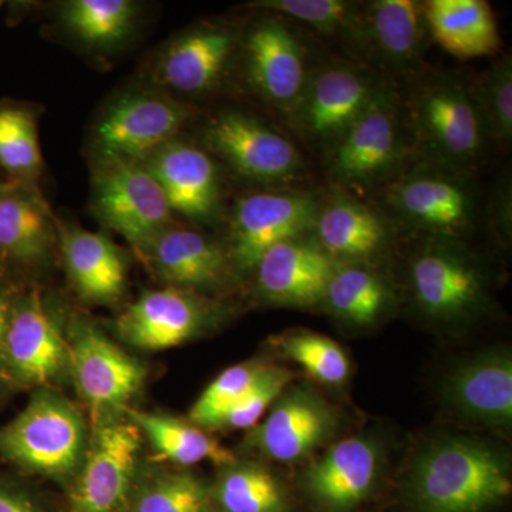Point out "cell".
<instances>
[{
  "label": "cell",
  "instance_id": "6da1fadb",
  "mask_svg": "<svg viewBox=\"0 0 512 512\" xmlns=\"http://www.w3.org/2000/svg\"><path fill=\"white\" fill-rule=\"evenodd\" d=\"M410 82L402 101L417 158L478 174L493 143L467 74L420 73Z\"/></svg>",
  "mask_w": 512,
  "mask_h": 512
},
{
  "label": "cell",
  "instance_id": "7a4b0ae2",
  "mask_svg": "<svg viewBox=\"0 0 512 512\" xmlns=\"http://www.w3.org/2000/svg\"><path fill=\"white\" fill-rule=\"evenodd\" d=\"M511 488L501 451L473 437H446L414 458L407 497L417 512H484L503 503Z\"/></svg>",
  "mask_w": 512,
  "mask_h": 512
},
{
  "label": "cell",
  "instance_id": "3957f363",
  "mask_svg": "<svg viewBox=\"0 0 512 512\" xmlns=\"http://www.w3.org/2000/svg\"><path fill=\"white\" fill-rule=\"evenodd\" d=\"M376 194L379 210L412 237L467 242L484 224L477 174L420 158Z\"/></svg>",
  "mask_w": 512,
  "mask_h": 512
},
{
  "label": "cell",
  "instance_id": "277c9868",
  "mask_svg": "<svg viewBox=\"0 0 512 512\" xmlns=\"http://www.w3.org/2000/svg\"><path fill=\"white\" fill-rule=\"evenodd\" d=\"M417 160L402 92L384 80L363 113L325 158L329 180L355 194L380 191Z\"/></svg>",
  "mask_w": 512,
  "mask_h": 512
},
{
  "label": "cell",
  "instance_id": "5b68a950",
  "mask_svg": "<svg viewBox=\"0 0 512 512\" xmlns=\"http://www.w3.org/2000/svg\"><path fill=\"white\" fill-rule=\"evenodd\" d=\"M87 446L82 414L49 389L37 390L25 409L0 427V456L40 476H76Z\"/></svg>",
  "mask_w": 512,
  "mask_h": 512
},
{
  "label": "cell",
  "instance_id": "8992f818",
  "mask_svg": "<svg viewBox=\"0 0 512 512\" xmlns=\"http://www.w3.org/2000/svg\"><path fill=\"white\" fill-rule=\"evenodd\" d=\"M413 238L409 285L417 311L440 323L466 322L484 311L487 276L467 242Z\"/></svg>",
  "mask_w": 512,
  "mask_h": 512
},
{
  "label": "cell",
  "instance_id": "52a82bcc",
  "mask_svg": "<svg viewBox=\"0 0 512 512\" xmlns=\"http://www.w3.org/2000/svg\"><path fill=\"white\" fill-rule=\"evenodd\" d=\"M383 82L382 77L350 60L320 63L312 67L301 97L285 119L306 146L326 158Z\"/></svg>",
  "mask_w": 512,
  "mask_h": 512
},
{
  "label": "cell",
  "instance_id": "ba28073f",
  "mask_svg": "<svg viewBox=\"0 0 512 512\" xmlns=\"http://www.w3.org/2000/svg\"><path fill=\"white\" fill-rule=\"evenodd\" d=\"M90 204L94 217L126 239L140 258L161 232L174 225L160 185L138 161L96 158Z\"/></svg>",
  "mask_w": 512,
  "mask_h": 512
},
{
  "label": "cell",
  "instance_id": "9c48e42d",
  "mask_svg": "<svg viewBox=\"0 0 512 512\" xmlns=\"http://www.w3.org/2000/svg\"><path fill=\"white\" fill-rule=\"evenodd\" d=\"M424 2L373 0L363 2L348 43L356 63L384 80H413L430 39Z\"/></svg>",
  "mask_w": 512,
  "mask_h": 512
},
{
  "label": "cell",
  "instance_id": "30bf717a",
  "mask_svg": "<svg viewBox=\"0 0 512 512\" xmlns=\"http://www.w3.org/2000/svg\"><path fill=\"white\" fill-rule=\"evenodd\" d=\"M190 117V107L170 94L150 90L121 94L94 123V157L140 163L177 138Z\"/></svg>",
  "mask_w": 512,
  "mask_h": 512
},
{
  "label": "cell",
  "instance_id": "8fae6325",
  "mask_svg": "<svg viewBox=\"0 0 512 512\" xmlns=\"http://www.w3.org/2000/svg\"><path fill=\"white\" fill-rule=\"evenodd\" d=\"M322 198L308 192H252L235 202L227 248L235 272L248 274L269 248L312 232Z\"/></svg>",
  "mask_w": 512,
  "mask_h": 512
},
{
  "label": "cell",
  "instance_id": "7c38bea8",
  "mask_svg": "<svg viewBox=\"0 0 512 512\" xmlns=\"http://www.w3.org/2000/svg\"><path fill=\"white\" fill-rule=\"evenodd\" d=\"M67 345L74 383L97 423L136 396L146 370L89 319L70 323Z\"/></svg>",
  "mask_w": 512,
  "mask_h": 512
},
{
  "label": "cell",
  "instance_id": "4fadbf2b",
  "mask_svg": "<svg viewBox=\"0 0 512 512\" xmlns=\"http://www.w3.org/2000/svg\"><path fill=\"white\" fill-rule=\"evenodd\" d=\"M70 370L69 345L37 289L15 295L3 348L0 380L49 389Z\"/></svg>",
  "mask_w": 512,
  "mask_h": 512
},
{
  "label": "cell",
  "instance_id": "5bb4252c",
  "mask_svg": "<svg viewBox=\"0 0 512 512\" xmlns=\"http://www.w3.org/2000/svg\"><path fill=\"white\" fill-rule=\"evenodd\" d=\"M204 140L235 173L254 183H289L305 171L301 153L288 137L241 111L215 116L205 127Z\"/></svg>",
  "mask_w": 512,
  "mask_h": 512
},
{
  "label": "cell",
  "instance_id": "9a60e30c",
  "mask_svg": "<svg viewBox=\"0 0 512 512\" xmlns=\"http://www.w3.org/2000/svg\"><path fill=\"white\" fill-rule=\"evenodd\" d=\"M249 86L284 116L299 100L312 66L291 22L266 13L242 37Z\"/></svg>",
  "mask_w": 512,
  "mask_h": 512
},
{
  "label": "cell",
  "instance_id": "2e32d148",
  "mask_svg": "<svg viewBox=\"0 0 512 512\" xmlns=\"http://www.w3.org/2000/svg\"><path fill=\"white\" fill-rule=\"evenodd\" d=\"M140 446L133 423H97L70 493V512H120L137 478Z\"/></svg>",
  "mask_w": 512,
  "mask_h": 512
},
{
  "label": "cell",
  "instance_id": "e0dca14e",
  "mask_svg": "<svg viewBox=\"0 0 512 512\" xmlns=\"http://www.w3.org/2000/svg\"><path fill=\"white\" fill-rule=\"evenodd\" d=\"M221 315L220 306L207 295L167 286L144 292L121 313L116 329L134 348L165 350L202 335Z\"/></svg>",
  "mask_w": 512,
  "mask_h": 512
},
{
  "label": "cell",
  "instance_id": "ac0fdd59",
  "mask_svg": "<svg viewBox=\"0 0 512 512\" xmlns=\"http://www.w3.org/2000/svg\"><path fill=\"white\" fill-rule=\"evenodd\" d=\"M335 407L308 384L286 387L264 421L252 427L248 444L262 456L295 463L325 446L338 431Z\"/></svg>",
  "mask_w": 512,
  "mask_h": 512
},
{
  "label": "cell",
  "instance_id": "d6986e66",
  "mask_svg": "<svg viewBox=\"0 0 512 512\" xmlns=\"http://www.w3.org/2000/svg\"><path fill=\"white\" fill-rule=\"evenodd\" d=\"M382 448L372 436L349 437L306 468L303 488L323 512H350L375 490Z\"/></svg>",
  "mask_w": 512,
  "mask_h": 512
},
{
  "label": "cell",
  "instance_id": "ffe728a7",
  "mask_svg": "<svg viewBox=\"0 0 512 512\" xmlns=\"http://www.w3.org/2000/svg\"><path fill=\"white\" fill-rule=\"evenodd\" d=\"M241 33L227 23H201L175 37L161 53L158 82L184 96L211 93L241 46Z\"/></svg>",
  "mask_w": 512,
  "mask_h": 512
},
{
  "label": "cell",
  "instance_id": "44dd1931",
  "mask_svg": "<svg viewBox=\"0 0 512 512\" xmlns=\"http://www.w3.org/2000/svg\"><path fill=\"white\" fill-rule=\"evenodd\" d=\"M312 232L313 241L336 264H373L393 245L397 228L379 208L338 191L320 201Z\"/></svg>",
  "mask_w": 512,
  "mask_h": 512
},
{
  "label": "cell",
  "instance_id": "7402d4cb",
  "mask_svg": "<svg viewBox=\"0 0 512 512\" xmlns=\"http://www.w3.org/2000/svg\"><path fill=\"white\" fill-rule=\"evenodd\" d=\"M140 163L160 185L171 211L195 222H210L217 217L220 174L207 151L174 138Z\"/></svg>",
  "mask_w": 512,
  "mask_h": 512
},
{
  "label": "cell",
  "instance_id": "603a6c76",
  "mask_svg": "<svg viewBox=\"0 0 512 512\" xmlns=\"http://www.w3.org/2000/svg\"><path fill=\"white\" fill-rule=\"evenodd\" d=\"M141 261L170 288L201 295L225 288L235 274L224 245L197 229L175 225L154 239Z\"/></svg>",
  "mask_w": 512,
  "mask_h": 512
},
{
  "label": "cell",
  "instance_id": "cb8c5ba5",
  "mask_svg": "<svg viewBox=\"0 0 512 512\" xmlns=\"http://www.w3.org/2000/svg\"><path fill=\"white\" fill-rule=\"evenodd\" d=\"M336 265L313 238L286 239L269 248L256 264V291L275 305L315 306L325 298Z\"/></svg>",
  "mask_w": 512,
  "mask_h": 512
},
{
  "label": "cell",
  "instance_id": "d4e9b609",
  "mask_svg": "<svg viewBox=\"0 0 512 512\" xmlns=\"http://www.w3.org/2000/svg\"><path fill=\"white\" fill-rule=\"evenodd\" d=\"M444 402L461 419L494 429L512 423V359L505 350H491L460 363L443 383Z\"/></svg>",
  "mask_w": 512,
  "mask_h": 512
},
{
  "label": "cell",
  "instance_id": "484cf974",
  "mask_svg": "<svg viewBox=\"0 0 512 512\" xmlns=\"http://www.w3.org/2000/svg\"><path fill=\"white\" fill-rule=\"evenodd\" d=\"M56 234V218L36 184L0 183V271L45 264Z\"/></svg>",
  "mask_w": 512,
  "mask_h": 512
},
{
  "label": "cell",
  "instance_id": "4316f807",
  "mask_svg": "<svg viewBox=\"0 0 512 512\" xmlns=\"http://www.w3.org/2000/svg\"><path fill=\"white\" fill-rule=\"evenodd\" d=\"M64 269L74 292L93 305H113L127 285V254L106 234L56 220Z\"/></svg>",
  "mask_w": 512,
  "mask_h": 512
},
{
  "label": "cell",
  "instance_id": "83f0119b",
  "mask_svg": "<svg viewBox=\"0 0 512 512\" xmlns=\"http://www.w3.org/2000/svg\"><path fill=\"white\" fill-rule=\"evenodd\" d=\"M430 36L460 59L494 56L500 52L497 18L485 0L424 2Z\"/></svg>",
  "mask_w": 512,
  "mask_h": 512
},
{
  "label": "cell",
  "instance_id": "f1b7e54d",
  "mask_svg": "<svg viewBox=\"0 0 512 512\" xmlns=\"http://www.w3.org/2000/svg\"><path fill=\"white\" fill-rule=\"evenodd\" d=\"M322 303L340 322L370 328L382 322L393 308L394 289L375 264H338L330 276Z\"/></svg>",
  "mask_w": 512,
  "mask_h": 512
},
{
  "label": "cell",
  "instance_id": "f546056e",
  "mask_svg": "<svg viewBox=\"0 0 512 512\" xmlns=\"http://www.w3.org/2000/svg\"><path fill=\"white\" fill-rule=\"evenodd\" d=\"M131 423L153 444L158 456L178 466H194L212 461L224 467L237 461L228 448L208 436L195 424L185 423L167 414L130 410Z\"/></svg>",
  "mask_w": 512,
  "mask_h": 512
},
{
  "label": "cell",
  "instance_id": "4dcf8cb0",
  "mask_svg": "<svg viewBox=\"0 0 512 512\" xmlns=\"http://www.w3.org/2000/svg\"><path fill=\"white\" fill-rule=\"evenodd\" d=\"M210 493L221 512H291L278 478L254 463L234 461L221 467Z\"/></svg>",
  "mask_w": 512,
  "mask_h": 512
},
{
  "label": "cell",
  "instance_id": "1f68e13d",
  "mask_svg": "<svg viewBox=\"0 0 512 512\" xmlns=\"http://www.w3.org/2000/svg\"><path fill=\"white\" fill-rule=\"evenodd\" d=\"M211 493L187 471L158 470L137 477L120 512H208Z\"/></svg>",
  "mask_w": 512,
  "mask_h": 512
},
{
  "label": "cell",
  "instance_id": "d6a6232c",
  "mask_svg": "<svg viewBox=\"0 0 512 512\" xmlns=\"http://www.w3.org/2000/svg\"><path fill=\"white\" fill-rule=\"evenodd\" d=\"M43 167L36 110L16 101H2L0 168L9 175V180L36 184Z\"/></svg>",
  "mask_w": 512,
  "mask_h": 512
},
{
  "label": "cell",
  "instance_id": "836d02e7",
  "mask_svg": "<svg viewBox=\"0 0 512 512\" xmlns=\"http://www.w3.org/2000/svg\"><path fill=\"white\" fill-rule=\"evenodd\" d=\"M136 16V3L127 0H72L64 3L60 19L84 45L107 49L130 35Z\"/></svg>",
  "mask_w": 512,
  "mask_h": 512
},
{
  "label": "cell",
  "instance_id": "e575fe53",
  "mask_svg": "<svg viewBox=\"0 0 512 512\" xmlns=\"http://www.w3.org/2000/svg\"><path fill=\"white\" fill-rule=\"evenodd\" d=\"M471 93L493 146L507 147L512 140L511 55L495 59L483 72L468 76Z\"/></svg>",
  "mask_w": 512,
  "mask_h": 512
},
{
  "label": "cell",
  "instance_id": "d590c367",
  "mask_svg": "<svg viewBox=\"0 0 512 512\" xmlns=\"http://www.w3.org/2000/svg\"><path fill=\"white\" fill-rule=\"evenodd\" d=\"M362 3L350 0H258L248 3L247 8L298 20L320 35L335 37L348 46Z\"/></svg>",
  "mask_w": 512,
  "mask_h": 512
},
{
  "label": "cell",
  "instance_id": "8d00e7d4",
  "mask_svg": "<svg viewBox=\"0 0 512 512\" xmlns=\"http://www.w3.org/2000/svg\"><path fill=\"white\" fill-rule=\"evenodd\" d=\"M278 350L323 384L340 386L350 375V360L342 346L319 333L288 332L275 338Z\"/></svg>",
  "mask_w": 512,
  "mask_h": 512
},
{
  "label": "cell",
  "instance_id": "74e56055",
  "mask_svg": "<svg viewBox=\"0 0 512 512\" xmlns=\"http://www.w3.org/2000/svg\"><path fill=\"white\" fill-rule=\"evenodd\" d=\"M268 366V363L254 360L224 370L192 406V424L205 429H217L222 417L247 396Z\"/></svg>",
  "mask_w": 512,
  "mask_h": 512
},
{
  "label": "cell",
  "instance_id": "f35d334b",
  "mask_svg": "<svg viewBox=\"0 0 512 512\" xmlns=\"http://www.w3.org/2000/svg\"><path fill=\"white\" fill-rule=\"evenodd\" d=\"M292 375L284 367L269 365L247 396L218 423L217 429L247 430L255 427L289 386Z\"/></svg>",
  "mask_w": 512,
  "mask_h": 512
},
{
  "label": "cell",
  "instance_id": "ab89813d",
  "mask_svg": "<svg viewBox=\"0 0 512 512\" xmlns=\"http://www.w3.org/2000/svg\"><path fill=\"white\" fill-rule=\"evenodd\" d=\"M511 180L504 175L487 197L484 207V224L493 229L497 237L507 241L511 237Z\"/></svg>",
  "mask_w": 512,
  "mask_h": 512
},
{
  "label": "cell",
  "instance_id": "60d3db41",
  "mask_svg": "<svg viewBox=\"0 0 512 512\" xmlns=\"http://www.w3.org/2000/svg\"><path fill=\"white\" fill-rule=\"evenodd\" d=\"M0 512H45L26 491L0 480Z\"/></svg>",
  "mask_w": 512,
  "mask_h": 512
},
{
  "label": "cell",
  "instance_id": "b9f144b4",
  "mask_svg": "<svg viewBox=\"0 0 512 512\" xmlns=\"http://www.w3.org/2000/svg\"><path fill=\"white\" fill-rule=\"evenodd\" d=\"M13 292L0 279V369H2L3 348H5L6 333H8L10 311H12Z\"/></svg>",
  "mask_w": 512,
  "mask_h": 512
},
{
  "label": "cell",
  "instance_id": "7bdbcfd3",
  "mask_svg": "<svg viewBox=\"0 0 512 512\" xmlns=\"http://www.w3.org/2000/svg\"><path fill=\"white\" fill-rule=\"evenodd\" d=\"M2 6H3V2H0V9H2Z\"/></svg>",
  "mask_w": 512,
  "mask_h": 512
},
{
  "label": "cell",
  "instance_id": "ee69618b",
  "mask_svg": "<svg viewBox=\"0 0 512 512\" xmlns=\"http://www.w3.org/2000/svg\"><path fill=\"white\" fill-rule=\"evenodd\" d=\"M0 183H2V181H0Z\"/></svg>",
  "mask_w": 512,
  "mask_h": 512
}]
</instances>
